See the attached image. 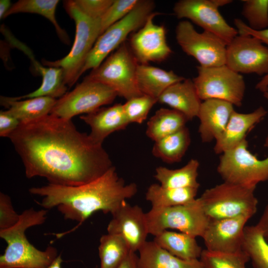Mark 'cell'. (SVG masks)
I'll return each mask as SVG.
<instances>
[{
    "label": "cell",
    "instance_id": "obj_1",
    "mask_svg": "<svg viewBox=\"0 0 268 268\" xmlns=\"http://www.w3.org/2000/svg\"><path fill=\"white\" fill-rule=\"evenodd\" d=\"M27 178L76 186L100 177L113 166L102 144L79 132L71 120L49 114L20 124L8 137Z\"/></svg>",
    "mask_w": 268,
    "mask_h": 268
},
{
    "label": "cell",
    "instance_id": "obj_2",
    "mask_svg": "<svg viewBox=\"0 0 268 268\" xmlns=\"http://www.w3.org/2000/svg\"><path fill=\"white\" fill-rule=\"evenodd\" d=\"M29 192L43 197L41 201L36 202L45 209L56 207L65 219L78 222L70 230L56 234L60 238L77 229L96 211L112 215L136 194L137 186L134 183L126 184L113 166L100 177L83 185L69 186L49 183L31 188Z\"/></svg>",
    "mask_w": 268,
    "mask_h": 268
},
{
    "label": "cell",
    "instance_id": "obj_3",
    "mask_svg": "<svg viewBox=\"0 0 268 268\" xmlns=\"http://www.w3.org/2000/svg\"><path fill=\"white\" fill-rule=\"evenodd\" d=\"M48 210H24L18 221L10 228L0 230V237L6 243L0 256V268H46L58 257V250L52 246L41 251L32 245L25 235L27 229L43 224Z\"/></svg>",
    "mask_w": 268,
    "mask_h": 268
},
{
    "label": "cell",
    "instance_id": "obj_4",
    "mask_svg": "<svg viewBox=\"0 0 268 268\" xmlns=\"http://www.w3.org/2000/svg\"><path fill=\"white\" fill-rule=\"evenodd\" d=\"M64 7L75 24V36L72 47L64 58L54 62L44 61L49 67H60L64 71L65 82L71 87L79 73L91 50L100 35V18L91 17L84 13L74 0H66Z\"/></svg>",
    "mask_w": 268,
    "mask_h": 268
},
{
    "label": "cell",
    "instance_id": "obj_5",
    "mask_svg": "<svg viewBox=\"0 0 268 268\" xmlns=\"http://www.w3.org/2000/svg\"><path fill=\"white\" fill-rule=\"evenodd\" d=\"M255 189L223 182L205 190L198 199L209 220L242 216L251 218L258 203Z\"/></svg>",
    "mask_w": 268,
    "mask_h": 268
},
{
    "label": "cell",
    "instance_id": "obj_6",
    "mask_svg": "<svg viewBox=\"0 0 268 268\" xmlns=\"http://www.w3.org/2000/svg\"><path fill=\"white\" fill-rule=\"evenodd\" d=\"M127 43H123L84 78L103 84L127 100L142 95L136 81L138 65Z\"/></svg>",
    "mask_w": 268,
    "mask_h": 268
},
{
    "label": "cell",
    "instance_id": "obj_7",
    "mask_svg": "<svg viewBox=\"0 0 268 268\" xmlns=\"http://www.w3.org/2000/svg\"><path fill=\"white\" fill-rule=\"evenodd\" d=\"M154 2L150 0H139L135 7L125 17L108 28L100 35L87 56L79 73L95 69L125 42L127 36L138 30L153 12Z\"/></svg>",
    "mask_w": 268,
    "mask_h": 268
},
{
    "label": "cell",
    "instance_id": "obj_8",
    "mask_svg": "<svg viewBox=\"0 0 268 268\" xmlns=\"http://www.w3.org/2000/svg\"><path fill=\"white\" fill-rule=\"evenodd\" d=\"M146 216L149 234L154 236L164 230L176 229L202 237L209 222L198 198L186 204L151 208Z\"/></svg>",
    "mask_w": 268,
    "mask_h": 268
},
{
    "label": "cell",
    "instance_id": "obj_9",
    "mask_svg": "<svg viewBox=\"0 0 268 268\" xmlns=\"http://www.w3.org/2000/svg\"><path fill=\"white\" fill-rule=\"evenodd\" d=\"M248 145L245 139L221 154L217 170L224 182L256 187L268 180V157L258 159Z\"/></svg>",
    "mask_w": 268,
    "mask_h": 268
},
{
    "label": "cell",
    "instance_id": "obj_10",
    "mask_svg": "<svg viewBox=\"0 0 268 268\" xmlns=\"http://www.w3.org/2000/svg\"><path fill=\"white\" fill-rule=\"evenodd\" d=\"M198 75L193 79L201 100L218 99L240 107L246 90L243 76L226 65L212 67H197Z\"/></svg>",
    "mask_w": 268,
    "mask_h": 268
},
{
    "label": "cell",
    "instance_id": "obj_11",
    "mask_svg": "<svg viewBox=\"0 0 268 268\" xmlns=\"http://www.w3.org/2000/svg\"><path fill=\"white\" fill-rule=\"evenodd\" d=\"M109 87L85 78L71 91L57 100L50 114L66 120L88 114L110 104L117 96Z\"/></svg>",
    "mask_w": 268,
    "mask_h": 268
},
{
    "label": "cell",
    "instance_id": "obj_12",
    "mask_svg": "<svg viewBox=\"0 0 268 268\" xmlns=\"http://www.w3.org/2000/svg\"><path fill=\"white\" fill-rule=\"evenodd\" d=\"M230 0H181L175 3L173 10L178 18H187L217 36L227 45L238 35V32L227 22L218 8Z\"/></svg>",
    "mask_w": 268,
    "mask_h": 268
},
{
    "label": "cell",
    "instance_id": "obj_13",
    "mask_svg": "<svg viewBox=\"0 0 268 268\" xmlns=\"http://www.w3.org/2000/svg\"><path fill=\"white\" fill-rule=\"evenodd\" d=\"M176 39L182 50L194 57L203 67L225 65L227 45L217 36L207 31L198 32L188 20L177 24Z\"/></svg>",
    "mask_w": 268,
    "mask_h": 268
},
{
    "label": "cell",
    "instance_id": "obj_14",
    "mask_svg": "<svg viewBox=\"0 0 268 268\" xmlns=\"http://www.w3.org/2000/svg\"><path fill=\"white\" fill-rule=\"evenodd\" d=\"M225 65L241 73H268V47L256 37L239 34L227 45Z\"/></svg>",
    "mask_w": 268,
    "mask_h": 268
},
{
    "label": "cell",
    "instance_id": "obj_15",
    "mask_svg": "<svg viewBox=\"0 0 268 268\" xmlns=\"http://www.w3.org/2000/svg\"><path fill=\"white\" fill-rule=\"evenodd\" d=\"M158 14L152 13L144 25L131 37L130 48L139 64L163 62L172 53L166 41L165 27L154 23Z\"/></svg>",
    "mask_w": 268,
    "mask_h": 268
},
{
    "label": "cell",
    "instance_id": "obj_16",
    "mask_svg": "<svg viewBox=\"0 0 268 268\" xmlns=\"http://www.w3.org/2000/svg\"><path fill=\"white\" fill-rule=\"evenodd\" d=\"M250 218L242 216L209 220L202 236L205 249L222 253H236L242 251L244 229Z\"/></svg>",
    "mask_w": 268,
    "mask_h": 268
},
{
    "label": "cell",
    "instance_id": "obj_17",
    "mask_svg": "<svg viewBox=\"0 0 268 268\" xmlns=\"http://www.w3.org/2000/svg\"><path fill=\"white\" fill-rule=\"evenodd\" d=\"M112 215L107 228L108 233L121 235L131 251H138L149 234L146 213L138 205H132L125 201Z\"/></svg>",
    "mask_w": 268,
    "mask_h": 268
},
{
    "label": "cell",
    "instance_id": "obj_18",
    "mask_svg": "<svg viewBox=\"0 0 268 268\" xmlns=\"http://www.w3.org/2000/svg\"><path fill=\"white\" fill-rule=\"evenodd\" d=\"M234 111V105L225 101L214 99L203 101L197 117L201 141L216 140L225 130Z\"/></svg>",
    "mask_w": 268,
    "mask_h": 268
},
{
    "label": "cell",
    "instance_id": "obj_19",
    "mask_svg": "<svg viewBox=\"0 0 268 268\" xmlns=\"http://www.w3.org/2000/svg\"><path fill=\"white\" fill-rule=\"evenodd\" d=\"M267 110L260 106L248 113H232L226 128L215 140L214 151L221 154L246 139V135L267 114Z\"/></svg>",
    "mask_w": 268,
    "mask_h": 268
},
{
    "label": "cell",
    "instance_id": "obj_20",
    "mask_svg": "<svg viewBox=\"0 0 268 268\" xmlns=\"http://www.w3.org/2000/svg\"><path fill=\"white\" fill-rule=\"evenodd\" d=\"M80 118L90 127V137L101 144L109 135L125 129L130 124L121 104L101 107Z\"/></svg>",
    "mask_w": 268,
    "mask_h": 268
},
{
    "label": "cell",
    "instance_id": "obj_21",
    "mask_svg": "<svg viewBox=\"0 0 268 268\" xmlns=\"http://www.w3.org/2000/svg\"><path fill=\"white\" fill-rule=\"evenodd\" d=\"M157 102L181 112L188 121L198 117L202 102L190 78L170 86L158 97Z\"/></svg>",
    "mask_w": 268,
    "mask_h": 268
},
{
    "label": "cell",
    "instance_id": "obj_22",
    "mask_svg": "<svg viewBox=\"0 0 268 268\" xmlns=\"http://www.w3.org/2000/svg\"><path fill=\"white\" fill-rule=\"evenodd\" d=\"M138 252L137 268H205L200 259L187 260L178 258L154 241H146Z\"/></svg>",
    "mask_w": 268,
    "mask_h": 268
},
{
    "label": "cell",
    "instance_id": "obj_23",
    "mask_svg": "<svg viewBox=\"0 0 268 268\" xmlns=\"http://www.w3.org/2000/svg\"><path fill=\"white\" fill-rule=\"evenodd\" d=\"M56 101V99L47 96L25 100L0 96V104L7 108L21 124L31 123L49 115Z\"/></svg>",
    "mask_w": 268,
    "mask_h": 268
},
{
    "label": "cell",
    "instance_id": "obj_24",
    "mask_svg": "<svg viewBox=\"0 0 268 268\" xmlns=\"http://www.w3.org/2000/svg\"><path fill=\"white\" fill-rule=\"evenodd\" d=\"M172 70L167 71L148 64H138L136 71L138 88L143 95L158 99L171 85L185 79Z\"/></svg>",
    "mask_w": 268,
    "mask_h": 268
},
{
    "label": "cell",
    "instance_id": "obj_25",
    "mask_svg": "<svg viewBox=\"0 0 268 268\" xmlns=\"http://www.w3.org/2000/svg\"><path fill=\"white\" fill-rule=\"evenodd\" d=\"M153 241L172 255L187 260L200 259L202 250L195 237L183 232L164 230Z\"/></svg>",
    "mask_w": 268,
    "mask_h": 268
},
{
    "label": "cell",
    "instance_id": "obj_26",
    "mask_svg": "<svg viewBox=\"0 0 268 268\" xmlns=\"http://www.w3.org/2000/svg\"><path fill=\"white\" fill-rule=\"evenodd\" d=\"M26 53L31 59L33 66L40 73L42 82L40 86L27 94L12 97L14 100H22L37 97L47 96L53 98H61L67 92V85L65 82L62 68L55 67H45L38 63L28 52Z\"/></svg>",
    "mask_w": 268,
    "mask_h": 268
},
{
    "label": "cell",
    "instance_id": "obj_27",
    "mask_svg": "<svg viewBox=\"0 0 268 268\" xmlns=\"http://www.w3.org/2000/svg\"><path fill=\"white\" fill-rule=\"evenodd\" d=\"M188 121L181 112L173 109L161 108L148 121L145 133L155 142L184 128Z\"/></svg>",
    "mask_w": 268,
    "mask_h": 268
},
{
    "label": "cell",
    "instance_id": "obj_28",
    "mask_svg": "<svg viewBox=\"0 0 268 268\" xmlns=\"http://www.w3.org/2000/svg\"><path fill=\"white\" fill-rule=\"evenodd\" d=\"M199 161L191 159L183 167L171 169L159 166L156 168L154 176L163 187L168 188H193L199 189L198 181Z\"/></svg>",
    "mask_w": 268,
    "mask_h": 268
},
{
    "label": "cell",
    "instance_id": "obj_29",
    "mask_svg": "<svg viewBox=\"0 0 268 268\" xmlns=\"http://www.w3.org/2000/svg\"><path fill=\"white\" fill-rule=\"evenodd\" d=\"M198 190L193 188H168L153 184L148 188L145 199L153 208H166L192 202L196 199Z\"/></svg>",
    "mask_w": 268,
    "mask_h": 268
},
{
    "label": "cell",
    "instance_id": "obj_30",
    "mask_svg": "<svg viewBox=\"0 0 268 268\" xmlns=\"http://www.w3.org/2000/svg\"><path fill=\"white\" fill-rule=\"evenodd\" d=\"M190 143V134L189 129L185 127L154 142L152 154L167 163L179 162L185 155Z\"/></svg>",
    "mask_w": 268,
    "mask_h": 268
},
{
    "label": "cell",
    "instance_id": "obj_31",
    "mask_svg": "<svg viewBox=\"0 0 268 268\" xmlns=\"http://www.w3.org/2000/svg\"><path fill=\"white\" fill-rule=\"evenodd\" d=\"M132 252L121 235L108 233L103 235L98 247L100 268H118Z\"/></svg>",
    "mask_w": 268,
    "mask_h": 268
},
{
    "label": "cell",
    "instance_id": "obj_32",
    "mask_svg": "<svg viewBox=\"0 0 268 268\" xmlns=\"http://www.w3.org/2000/svg\"><path fill=\"white\" fill-rule=\"evenodd\" d=\"M58 0H19L12 4L4 16L20 12L36 13L48 19L54 26L57 33L62 41L68 42L65 31L59 25L55 16Z\"/></svg>",
    "mask_w": 268,
    "mask_h": 268
},
{
    "label": "cell",
    "instance_id": "obj_33",
    "mask_svg": "<svg viewBox=\"0 0 268 268\" xmlns=\"http://www.w3.org/2000/svg\"><path fill=\"white\" fill-rule=\"evenodd\" d=\"M242 250L254 268H268V242L256 225L246 226Z\"/></svg>",
    "mask_w": 268,
    "mask_h": 268
},
{
    "label": "cell",
    "instance_id": "obj_34",
    "mask_svg": "<svg viewBox=\"0 0 268 268\" xmlns=\"http://www.w3.org/2000/svg\"><path fill=\"white\" fill-rule=\"evenodd\" d=\"M200 260L205 268H246L250 261L243 250L236 253H222L206 249L202 250Z\"/></svg>",
    "mask_w": 268,
    "mask_h": 268
},
{
    "label": "cell",
    "instance_id": "obj_35",
    "mask_svg": "<svg viewBox=\"0 0 268 268\" xmlns=\"http://www.w3.org/2000/svg\"><path fill=\"white\" fill-rule=\"evenodd\" d=\"M242 14L252 29L261 31L268 28V0H244Z\"/></svg>",
    "mask_w": 268,
    "mask_h": 268
},
{
    "label": "cell",
    "instance_id": "obj_36",
    "mask_svg": "<svg viewBox=\"0 0 268 268\" xmlns=\"http://www.w3.org/2000/svg\"><path fill=\"white\" fill-rule=\"evenodd\" d=\"M156 102H158L157 99L145 95L127 100L123 106L130 124H142L146 119L149 111Z\"/></svg>",
    "mask_w": 268,
    "mask_h": 268
},
{
    "label": "cell",
    "instance_id": "obj_37",
    "mask_svg": "<svg viewBox=\"0 0 268 268\" xmlns=\"http://www.w3.org/2000/svg\"><path fill=\"white\" fill-rule=\"evenodd\" d=\"M138 1L139 0H114L100 18V35L127 15Z\"/></svg>",
    "mask_w": 268,
    "mask_h": 268
},
{
    "label": "cell",
    "instance_id": "obj_38",
    "mask_svg": "<svg viewBox=\"0 0 268 268\" xmlns=\"http://www.w3.org/2000/svg\"><path fill=\"white\" fill-rule=\"evenodd\" d=\"M19 214L14 209L10 198L6 194L0 193V230L14 226L19 220Z\"/></svg>",
    "mask_w": 268,
    "mask_h": 268
},
{
    "label": "cell",
    "instance_id": "obj_39",
    "mask_svg": "<svg viewBox=\"0 0 268 268\" xmlns=\"http://www.w3.org/2000/svg\"><path fill=\"white\" fill-rule=\"evenodd\" d=\"M114 0H74L78 7L94 18H101Z\"/></svg>",
    "mask_w": 268,
    "mask_h": 268
},
{
    "label": "cell",
    "instance_id": "obj_40",
    "mask_svg": "<svg viewBox=\"0 0 268 268\" xmlns=\"http://www.w3.org/2000/svg\"><path fill=\"white\" fill-rule=\"evenodd\" d=\"M19 120L7 110L0 112V136L9 137L20 125Z\"/></svg>",
    "mask_w": 268,
    "mask_h": 268
},
{
    "label": "cell",
    "instance_id": "obj_41",
    "mask_svg": "<svg viewBox=\"0 0 268 268\" xmlns=\"http://www.w3.org/2000/svg\"><path fill=\"white\" fill-rule=\"evenodd\" d=\"M234 23L238 34L256 37L268 47V28L261 31L254 30L242 20L238 18L235 19Z\"/></svg>",
    "mask_w": 268,
    "mask_h": 268
},
{
    "label": "cell",
    "instance_id": "obj_42",
    "mask_svg": "<svg viewBox=\"0 0 268 268\" xmlns=\"http://www.w3.org/2000/svg\"><path fill=\"white\" fill-rule=\"evenodd\" d=\"M256 225L262 232L266 240L268 242V203Z\"/></svg>",
    "mask_w": 268,
    "mask_h": 268
},
{
    "label": "cell",
    "instance_id": "obj_43",
    "mask_svg": "<svg viewBox=\"0 0 268 268\" xmlns=\"http://www.w3.org/2000/svg\"><path fill=\"white\" fill-rule=\"evenodd\" d=\"M137 259L135 252H132L118 268H137Z\"/></svg>",
    "mask_w": 268,
    "mask_h": 268
},
{
    "label": "cell",
    "instance_id": "obj_44",
    "mask_svg": "<svg viewBox=\"0 0 268 268\" xmlns=\"http://www.w3.org/2000/svg\"><path fill=\"white\" fill-rule=\"evenodd\" d=\"M11 2L9 0H0V19L4 17L5 15L11 7Z\"/></svg>",
    "mask_w": 268,
    "mask_h": 268
},
{
    "label": "cell",
    "instance_id": "obj_45",
    "mask_svg": "<svg viewBox=\"0 0 268 268\" xmlns=\"http://www.w3.org/2000/svg\"><path fill=\"white\" fill-rule=\"evenodd\" d=\"M256 88L263 93L268 90V73L258 82Z\"/></svg>",
    "mask_w": 268,
    "mask_h": 268
},
{
    "label": "cell",
    "instance_id": "obj_46",
    "mask_svg": "<svg viewBox=\"0 0 268 268\" xmlns=\"http://www.w3.org/2000/svg\"><path fill=\"white\" fill-rule=\"evenodd\" d=\"M63 260L61 254H59L53 263L46 268H62Z\"/></svg>",
    "mask_w": 268,
    "mask_h": 268
},
{
    "label": "cell",
    "instance_id": "obj_47",
    "mask_svg": "<svg viewBox=\"0 0 268 268\" xmlns=\"http://www.w3.org/2000/svg\"><path fill=\"white\" fill-rule=\"evenodd\" d=\"M264 96L266 99H267L268 100V90L266 91L263 93ZM264 146L268 148V134L267 135L265 142L264 143Z\"/></svg>",
    "mask_w": 268,
    "mask_h": 268
}]
</instances>
